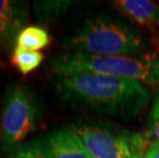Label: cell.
<instances>
[{"label": "cell", "mask_w": 159, "mask_h": 158, "mask_svg": "<svg viewBox=\"0 0 159 158\" xmlns=\"http://www.w3.org/2000/svg\"><path fill=\"white\" fill-rule=\"evenodd\" d=\"M50 42V35L44 28L39 26H27L21 30L16 40V47L39 52Z\"/></svg>", "instance_id": "9c48e42d"}, {"label": "cell", "mask_w": 159, "mask_h": 158, "mask_svg": "<svg viewBox=\"0 0 159 158\" xmlns=\"http://www.w3.org/2000/svg\"><path fill=\"white\" fill-rule=\"evenodd\" d=\"M114 5L140 26H159V5L150 0H117Z\"/></svg>", "instance_id": "ba28073f"}, {"label": "cell", "mask_w": 159, "mask_h": 158, "mask_svg": "<svg viewBox=\"0 0 159 158\" xmlns=\"http://www.w3.org/2000/svg\"><path fill=\"white\" fill-rule=\"evenodd\" d=\"M149 130L152 137V140L159 141V93L155 97L152 104L150 118H149Z\"/></svg>", "instance_id": "4fadbf2b"}, {"label": "cell", "mask_w": 159, "mask_h": 158, "mask_svg": "<svg viewBox=\"0 0 159 158\" xmlns=\"http://www.w3.org/2000/svg\"><path fill=\"white\" fill-rule=\"evenodd\" d=\"M69 129L93 158H144L147 145L139 133L106 121H76Z\"/></svg>", "instance_id": "5b68a950"}, {"label": "cell", "mask_w": 159, "mask_h": 158, "mask_svg": "<svg viewBox=\"0 0 159 158\" xmlns=\"http://www.w3.org/2000/svg\"><path fill=\"white\" fill-rule=\"evenodd\" d=\"M48 158H93L80 138L70 129H60L43 140Z\"/></svg>", "instance_id": "8992f818"}, {"label": "cell", "mask_w": 159, "mask_h": 158, "mask_svg": "<svg viewBox=\"0 0 159 158\" xmlns=\"http://www.w3.org/2000/svg\"><path fill=\"white\" fill-rule=\"evenodd\" d=\"M52 84L71 105L112 118L137 116L151 100L150 88L143 83L97 74L53 76Z\"/></svg>", "instance_id": "6da1fadb"}, {"label": "cell", "mask_w": 159, "mask_h": 158, "mask_svg": "<svg viewBox=\"0 0 159 158\" xmlns=\"http://www.w3.org/2000/svg\"><path fill=\"white\" fill-rule=\"evenodd\" d=\"M11 158H48L43 141L34 140L24 144Z\"/></svg>", "instance_id": "7c38bea8"}, {"label": "cell", "mask_w": 159, "mask_h": 158, "mask_svg": "<svg viewBox=\"0 0 159 158\" xmlns=\"http://www.w3.org/2000/svg\"><path fill=\"white\" fill-rule=\"evenodd\" d=\"M158 55H159V53H158Z\"/></svg>", "instance_id": "9a60e30c"}, {"label": "cell", "mask_w": 159, "mask_h": 158, "mask_svg": "<svg viewBox=\"0 0 159 158\" xmlns=\"http://www.w3.org/2000/svg\"><path fill=\"white\" fill-rule=\"evenodd\" d=\"M41 116L38 97L30 86L16 81L8 86L3 105L0 152L12 156L37 129Z\"/></svg>", "instance_id": "277c9868"}, {"label": "cell", "mask_w": 159, "mask_h": 158, "mask_svg": "<svg viewBox=\"0 0 159 158\" xmlns=\"http://www.w3.org/2000/svg\"><path fill=\"white\" fill-rule=\"evenodd\" d=\"M27 20L28 8L25 2L0 0V47H7L16 43Z\"/></svg>", "instance_id": "52a82bcc"}, {"label": "cell", "mask_w": 159, "mask_h": 158, "mask_svg": "<svg viewBox=\"0 0 159 158\" xmlns=\"http://www.w3.org/2000/svg\"><path fill=\"white\" fill-rule=\"evenodd\" d=\"M69 52L91 56H130L148 52L149 40L140 30L117 16L87 19L67 40Z\"/></svg>", "instance_id": "7a4b0ae2"}, {"label": "cell", "mask_w": 159, "mask_h": 158, "mask_svg": "<svg viewBox=\"0 0 159 158\" xmlns=\"http://www.w3.org/2000/svg\"><path fill=\"white\" fill-rule=\"evenodd\" d=\"M44 56L40 52L28 50L22 47H15L11 56V62L16 69L24 75L31 73L41 65Z\"/></svg>", "instance_id": "30bf717a"}, {"label": "cell", "mask_w": 159, "mask_h": 158, "mask_svg": "<svg viewBox=\"0 0 159 158\" xmlns=\"http://www.w3.org/2000/svg\"><path fill=\"white\" fill-rule=\"evenodd\" d=\"M48 70L53 76L90 73L149 86L159 83V55L148 52L130 56H91L66 52L50 62Z\"/></svg>", "instance_id": "3957f363"}, {"label": "cell", "mask_w": 159, "mask_h": 158, "mask_svg": "<svg viewBox=\"0 0 159 158\" xmlns=\"http://www.w3.org/2000/svg\"><path fill=\"white\" fill-rule=\"evenodd\" d=\"M71 5V1H40L36 3V13L41 21H49L65 13Z\"/></svg>", "instance_id": "8fae6325"}, {"label": "cell", "mask_w": 159, "mask_h": 158, "mask_svg": "<svg viewBox=\"0 0 159 158\" xmlns=\"http://www.w3.org/2000/svg\"><path fill=\"white\" fill-rule=\"evenodd\" d=\"M144 158H159V141L152 140L150 143L147 144Z\"/></svg>", "instance_id": "5bb4252c"}]
</instances>
